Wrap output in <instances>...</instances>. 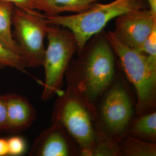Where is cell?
<instances>
[{"label":"cell","mask_w":156,"mask_h":156,"mask_svg":"<svg viewBox=\"0 0 156 156\" xmlns=\"http://www.w3.org/2000/svg\"><path fill=\"white\" fill-rule=\"evenodd\" d=\"M66 73L67 87L95 107L117 75L116 56L104 30L87 42Z\"/></svg>","instance_id":"1"},{"label":"cell","mask_w":156,"mask_h":156,"mask_svg":"<svg viewBox=\"0 0 156 156\" xmlns=\"http://www.w3.org/2000/svg\"><path fill=\"white\" fill-rule=\"evenodd\" d=\"M106 35L119 66L135 91L136 115L156 111V57L124 45L111 31Z\"/></svg>","instance_id":"2"},{"label":"cell","mask_w":156,"mask_h":156,"mask_svg":"<svg viewBox=\"0 0 156 156\" xmlns=\"http://www.w3.org/2000/svg\"><path fill=\"white\" fill-rule=\"evenodd\" d=\"M51 123L58 124L66 129L78 145L80 156H91L98 140L95 107L67 87L57 96Z\"/></svg>","instance_id":"3"},{"label":"cell","mask_w":156,"mask_h":156,"mask_svg":"<svg viewBox=\"0 0 156 156\" xmlns=\"http://www.w3.org/2000/svg\"><path fill=\"white\" fill-rule=\"evenodd\" d=\"M146 4L144 0H114L107 4L97 2L79 13L46 17L49 24L65 27L73 33L79 55L90 40L103 31L112 20L128 12L146 9Z\"/></svg>","instance_id":"4"},{"label":"cell","mask_w":156,"mask_h":156,"mask_svg":"<svg viewBox=\"0 0 156 156\" xmlns=\"http://www.w3.org/2000/svg\"><path fill=\"white\" fill-rule=\"evenodd\" d=\"M135 105L126 82L117 75L95 105L98 140H106L119 144L127 134L135 113Z\"/></svg>","instance_id":"5"},{"label":"cell","mask_w":156,"mask_h":156,"mask_svg":"<svg viewBox=\"0 0 156 156\" xmlns=\"http://www.w3.org/2000/svg\"><path fill=\"white\" fill-rule=\"evenodd\" d=\"M46 38L48 46L42 63L45 78L41 98L44 101L64 93V78L73 56L78 51L76 39L67 28L49 24Z\"/></svg>","instance_id":"6"},{"label":"cell","mask_w":156,"mask_h":156,"mask_svg":"<svg viewBox=\"0 0 156 156\" xmlns=\"http://www.w3.org/2000/svg\"><path fill=\"white\" fill-rule=\"evenodd\" d=\"M15 40L19 46L26 67L42 66L49 23L44 14L15 6L12 15Z\"/></svg>","instance_id":"7"},{"label":"cell","mask_w":156,"mask_h":156,"mask_svg":"<svg viewBox=\"0 0 156 156\" xmlns=\"http://www.w3.org/2000/svg\"><path fill=\"white\" fill-rule=\"evenodd\" d=\"M156 29V16L148 9L128 12L116 18L115 36L124 45L138 50Z\"/></svg>","instance_id":"8"},{"label":"cell","mask_w":156,"mask_h":156,"mask_svg":"<svg viewBox=\"0 0 156 156\" xmlns=\"http://www.w3.org/2000/svg\"><path fill=\"white\" fill-rule=\"evenodd\" d=\"M31 156H80L78 145L60 125L51 123L35 139Z\"/></svg>","instance_id":"9"},{"label":"cell","mask_w":156,"mask_h":156,"mask_svg":"<svg viewBox=\"0 0 156 156\" xmlns=\"http://www.w3.org/2000/svg\"><path fill=\"white\" fill-rule=\"evenodd\" d=\"M7 127L6 131L19 133L29 128L37 118V111L28 99L16 93L5 94Z\"/></svg>","instance_id":"10"},{"label":"cell","mask_w":156,"mask_h":156,"mask_svg":"<svg viewBox=\"0 0 156 156\" xmlns=\"http://www.w3.org/2000/svg\"><path fill=\"white\" fill-rule=\"evenodd\" d=\"M102 0H36L34 9L45 16L59 15L64 12L79 13ZM104 1V0H103Z\"/></svg>","instance_id":"11"},{"label":"cell","mask_w":156,"mask_h":156,"mask_svg":"<svg viewBox=\"0 0 156 156\" xmlns=\"http://www.w3.org/2000/svg\"><path fill=\"white\" fill-rule=\"evenodd\" d=\"M127 134L139 140L156 143V111L133 117L128 126Z\"/></svg>","instance_id":"12"},{"label":"cell","mask_w":156,"mask_h":156,"mask_svg":"<svg viewBox=\"0 0 156 156\" xmlns=\"http://www.w3.org/2000/svg\"><path fill=\"white\" fill-rule=\"evenodd\" d=\"M14 8L11 3L0 1V40L9 49L22 56L12 32Z\"/></svg>","instance_id":"13"},{"label":"cell","mask_w":156,"mask_h":156,"mask_svg":"<svg viewBox=\"0 0 156 156\" xmlns=\"http://www.w3.org/2000/svg\"><path fill=\"white\" fill-rule=\"evenodd\" d=\"M120 156H156V144L139 140L126 134L120 141Z\"/></svg>","instance_id":"14"},{"label":"cell","mask_w":156,"mask_h":156,"mask_svg":"<svg viewBox=\"0 0 156 156\" xmlns=\"http://www.w3.org/2000/svg\"><path fill=\"white\" fill-rule=\"evenodd\" d=\"M6 67L16 69L22 73H27L26 64L22 56L9 49L0 40V69Z\"/></svg>","instance_id":"15"},{"label":"cell","mask_w":156,"mask_h":156,"mask_svg":"<svg viewBox=\"0 0 156 156\" xmlns=\"http://www.w3.org/2000/svg\"><path fill=\"white\" fill-rule=\"evenodd\" d=\"M9 156H20L27 151L26 140L18 135L11 136L7 139Z\"/></svg>","instance_id":"16"},{"label":"cell","mask_w":156,"mask_h":156,"mask_svg":"<svg viewBox=\"0 0 156 156\" xmlns=\"http://www.w3.org/2000/svg\"><path fill=\"white\" fill-rule=\"evenodd\" d=\"M137 50L146 56L156 57V29L151 32Z\"/></svg>","instance_id":"17"},{"label":"cell","mask_w":156,"mask_h":156,"mask_svg":"<svg viewBox=\"0 0 156 156\" xmlns=\"http://www.w3.org/2000/svg\"><path fill=\"white\" fill-rule=\"evenodd\" d=\"M7 127V112L5 95L0 94V133L6 131Z\"/></svg>","instance_id":"18"},{"label":"cell","mask_w":156,"mask_h":156,"mask_svg":"<svg viewBox=\"0 0 156 156\" xmlns=\"http://www.w3.org/2000/svg\"><path fill=\"white\" fill-rule=\"evenodd\" d=\"M11 3L15 6L25 10H35L34 6L36 0H0Z\"/></svg>","instance_id":"19"},{"label":"cell","mask_w":156,"mask_h":156,"mask_svg":"<svg viewBox=\"0 0 156 156\" xmlns=\"http://www.w3.org/2000/svg\"><path fill=\"white\" fill-rule=\"evenodd\" d=\"M0 156H9L7 139L0 138Z\"/></svg>","instance_id":"20"},{"label":"cell","mask_w":156,"mask_h":156,"mask_svg":"<svg viewBox=\"0 0 156 156\" xmlns=\"http://www.w3.org/2000/svg\"><path fill=\"white\" fill-rule=\"evenodd\" d=\"M146 4L149 6V10L151 13L156 16V0H145Z\"/></svg>","instance_id":"21"}]
</instances>
